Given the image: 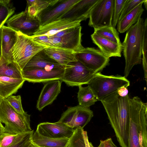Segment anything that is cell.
Returning <instances> with one entry per match:
<instances>
[{"label":"cell","instance_id":"1","mask_svg":"<svg viewBox=\"0 0 147 147\" xmlns=\"http://www.w3.org/2000/svg\"><path fill=\"white\" fill-rule=\"evenodd\" d=\"M130 98L128 95L119 96L117 92L101 101L121 147L128 146Z\"/></svg>","mask_w":147,"mask_h":147},{"label":"cell","instance_id":"2","mask_svg":"<svg viewBox=\"0 0 147 147\" xmlns=\"http://www.w3.org/2000/svg\"><path fill=\"white\" fill-rule=\"evenodd\" d=\"M128 147H147V105L137 96L129 100Z\"/></svg>","mask_w":147,"mask_h":147},{"label":"cell","instance_id":"3","mask_svg":"<svg viewBox=\"0 0 147 147\" xmlns=\"http://www.w3.org/2000/svg\"><path fill=\"white\" fill-rule=\"evenodd\" d=\"M144 20L140 18L127 31L122 44L125 60L124 74L127 77L133 67L141 63Z\"/></svg>","mask_w":147,"mask_h":147},{"label":"cell","instance_id":"4","mask_svg":"<svg viewBox=\"0 0 147 147\" xmlns=\"http://www.w3.org/2000/svg\"><path fill=\"white\" fill-rule=\"evenodd\" d=\"M30 115L26 112L20 114L9 105L6 98L0 100V121L5 123L4 132L19 134L31 131Z\"/></svg>","mask_w":147,"mask_h":147},{"label":"cell","instance_id":"5","mask_svg":"<svg viewBox=\"0 0 147 147\" xmlns=\"http://www.w3.org/2000/svg\"><path fill=\"white\" fill-rule=\"evenodd\" d=\"M97 101H101L117 92L121 87L127 88L130 82L125 76H106L100 72L96 73L87 84Z\"/></svg>","mask_w":147,"mask_h":147},{"label":"cell","instance_id":"6","mask_svg":"<svg viewBox=\"0 0 147 147\" xmlns=\"http://www.w3.org/2000/svg\"><path fill=\"white\" fill-rule=\"evenodd\" d=\"M17 32V39L11 53L14 61L22 70L35 55L47 47L38 44L30 36Z\"/></svg>","mask_w":147,"mask_h":147},{"label":"cell","instance_id":"7","mask_svg":"<svg viewBox=\"0 0 147 147\" xmlns=\"http://www.w3.org/2000/svg\"><path fill=\"white\" fill-rule=\"evenodd\" d=\"M95 74L77 61L71 62L65 66L60 80L69 86H79L88 84Z\"/></svg>","mask_w":147,"mask_h":147},{"label":"cell","instance_id":"8","mask_svg":"<svg viewBox=\"0 0 147 147\" xmlns=\"http://www.w3.org/2000/svg\"><path fill=\"white\" fill-rule=\"evenodd\" d=\"M115 0H99L90 12L88 25L94 29L112 26Z\"/></svg>","mask_w":147,"mask_h":147},{"label":"cell","instance_id":"9","mask_svg":"<svg viewBox=\"0 0 147 147\" xmlns=\"http://www.w3.org/2000/svg\"><path fill=\"white\" fill-rule=\"evenodd\" d=\"M94 115L89 107L78 105L68 107L64 112L58 122L63 123L73 129L84 127L90 121Z\"/></svg>","mask_w":147,"mask_h":147},{"label":"cell","instance_id":"10","mask_svg":"<svg viewBox=\"0 0 147 147\" xmlns=\"http://www.w3.org/2000/svg\"><path fill=\"white\" fill-rule=\"evenodd\" d=\"M75 56L78 61L95 73L102 71L110 61L99 50L92 47L84 48Z\"/></svg>","mask_w":147,"mask_h":147},{"label":"cell","instance_id":"11","mask_svg":"<svg viewBox=\"0 0 147 147\" xmlns=\"http://www.w3.org/2000/svg\"><path fill=\"white\" fill-rule=\"evenodd\" d=\"M80 0H52L49 6L37 16L40 26L61 18Z\"/></svg>","mask_w":147,"mask_h":147},{"label":"cell","instance_id":"12","mask_svg":"<svg viewBox=\"0 0 147 147\" xmlns=\"http://www.w3.org/2000/svg\"><path fill=\"white\" fill-rule=\"evenodd\" d=\"M6 23L7 27L17 32H20L28 36L33 35L40 26L38 19L30 17L28 13L27 8L25 11L9 18Z\"/></svg>","mask_w":147,"mask_h":147},{"label":"cell","instance_id":"13","mask_svg":"<svg viewBox=\"0 0 147 147\" xmlns=\"http://www.w3.org/2000/svg\"><path fill=\"white\" fill-rule=\"evenodd\" d=\"M81 26L75 27L70 32L59 37H49L51 47L60 48L77 53L84 47L82 44V34Z\"/></svg>","mask_w":147,"mask_h":147},{"label":"cell","instance_id":"14","mask_svg":"<svg viewBox=\"0 0 147 147\" xmlns=\"http://www.w3.org/2000/svg\"><path fill=\"white\" fill-rule=\"evenodd\" d=\"M83 21L78 18H61L40 26L33 35L30 36H45L50 37L62 30L80 26Z\"/></svg>","mask_w":147,"mask_h":147},{"label":"cell","instance_id":"15","mask_svg":"<svg viewBox=\"0 0 147 147\" xmlns=\"http://www.w3.org/2000/svg\"><path fill=\"white\" fill-rule=\"evenodd\" d=\"M64 68L48 70L44 69H29L22 70L23 78L33 83H46L56 80H61Z\"/></svg>","mask_w":147,"mask_h":147},{"label":"cell","instance_id":"16","mask_svg":"<svg viewBox=\"0 0 147 147\" xmlns=\"http://www.w3.org/2000/svg\"><path fill=\"white\" fill-rule=\"evenodd\" d=\"M74 129L67 125L57 122H45L38 124L36 131L44 137L56 139H69Z\"/></svg>","mask_w":147,"mask_h":147},{"label":"cell","instance_id":"17","mask_svg":"<svg viewBox=\"0 0 147 147\" xmlns=\"http://www.w3.org/2000/svg\"><path fill=\"white\" fill-rule=\"evenodd\" d=\"M62 81L56 80L45 83L37 101L36 108L41 111L46 106L51 105L61 91Z\"/></svg>","mask_w":147,"mask_h":147},{"label":"cell","instance_id":"18","mask_svg":"<svg viewBox=\"0 0 147 147\" xmlns=\"http://www.w3.org/2000/svg\"><path fill=\"white\" fill-rule=\"evenodd\" d=\"M44 49L35 55L28 62L22 70L40 69L51 70L65 68L45 53Z\"/></svg>","mask_w":147,"mask_h":147},{"label":"cell","instance_id":"19","mask_svg":"<svg viewBox=\"0 0 147 147\" xmlns=\"http://www.w3.org/2000/svg\"><path fill=\"white\" fill-rule=\"evenodd\" d=\"M91 36L93 42L106 56L109 58L112 57H121L122 46L114 43L94 32Z\"/></svg>","mask_w":147,"mask_h":147},{"label":"cell","instance_id":"20","mask_svg":"<svg viewBox=\"0 0 147 147\" xmlns=\"http://www.w3.org/2000/svg\"><path fill=\"white\" fill-rule=\"evenodd\" d=\"M99 0H80L73 5L61 18H78L86 20L91 11Z\"/></svg>","mask_w":147,"mask_h":147},{"label":"cell","instance_id":"21","mask_svg":"<svg viewBox=\"0 0 147 147\" xmlns=\"http://www.w3.org/2000/svg\"><path fill=\"white\" fill-rule=\"evenodd\" d=\"M17 35L16 32L7 26H3L1 28L2 56L6 60L14 61L11 51L16 41Z\"/></svg>","mask_w":147,"mask_h":147},{"label":"cell","instance_id":"22","mask_svg":"<svg viewBox=\"0 0 147 147\" xmlns=\"http://www.w3.org/2000/svg\"><path fill=\"white\" fill-rule=\"evenodd\" d=\"M45 53L64 67L68 63L77 61L76 52L60 48L48 47L44 49Z\"/></svg>","mask_w":147,"mask_h":147},{"label":"cell","instance_id":"23","mask_svg":"<svg viewBox=\"0 0 147 147\" xmlns=\"http://www.w3.org/2000/svg\"><path fill=\"white\" fill-rule=\"evenodd\" d=\"M25 80L5 76L0 77V95L7 98L15 94L23 86Z\"/></svg>","mask_w":147,"mask_h":147},{"label":"cell","instance_id":"24","mask_svg":"<svg viewBox=\"0 0 147 147\" xmlns=\"http://www.w3.org/2000/svg\"><path fill=\"white\" fill-rule=\"evenodd\" d=\"M141 3L128 13L117 23V29L120 33L127 31L141 18L144 9Z\"/></svg>","mask_w":147,"mask_h":147},{"label":"cell","instance_id":"25","mask_svg":"<svg viewBox=\"0 0 147 147\" xmlns=\"http://www.w3.org/2000/svg\"><path fill=\"white\" fill-rule=\"evenodd\" d=\"M69 139H56L42 136L36 131L34 132L32 142L38 147H69Z\"/></svg>","mask_w":147,"mask_h":147},{"label":"cell","instance_id":"26","mask_svg":"<svg viewBox=\"0 0 147 147\" xmlns=\"http://www.w3.org/2000/svg\"><path fill=\"white\" fill-rule=\"evenodd\" d=\"M22 71L19 66L14 61L6 60L1 57L0 59V77L23 79Z\"/></svg>","mask_w":147,"mask_h":147},{"label":"cell","instance_id":"27","mask_svg":"<svg viewBox=\"0 0 147 147\" xmlns=\"http://www.w3.org/2000/svg\"><path fill=\"white\" fill-rule=\"evenodd\" d=\"M78 87L77 98L79 105L89 107L97 101L92 90L88 86L86 87L80 86Z\"/></svg>","mask_w":147,"mask_h":147},{"label":"cell","instance_id":"28","mask_svg":"<svg viewBox=\"0 0 147 147\" xmlns=\"http://www.w3.org/2000/svg\"><path fill=\"white\" fill-rule=\"evenodd\" d=\"M87 132L83 129H75L69 139V147H90Z\"/></svg>","mask_w":147,"mask_h":147},{"label":"cell","instance_id":"29","mask_svg":"<svg viewBox=\"0 0 147 147\" xmlns=\"http://www.w3.org/2000/svg\"><path fill=\"white\" fill-rule=\"evenodd\" d=\"M94 32L114 43L122 46L118 32L115 28L112 26L94 29Z\"/></svg>","mask_w":147,"mask_h":147},{"label":"cell","instance_id":"30","mask_svg":"<svg viewBox=\"0 0 147 147\" xmlns=\"http://www.w3.org/2000/svg\"><path fill=\"white\" fill-rule=\"evenodd\" d=\"M15 9L10 0H0V29L14 13Z\"/></svg>","mask_w":147,"mask_h":147},{"label":"cell","instance_id":"31","mask_svg":"<svg viewBox=\"0 0 147 147\" xmlns=\"http://www.w3.org/2000/svg\"><path fill=\"white\" fill-rule=\"evenodd\" d=\"M147 18L144 24V30L142 46V65L144 73V78L147 82Z\"/></svg>","mask_w":147,"mask_h":147},{"label":"cell","instance_id":"32","mask_svg":"<svg viewBox=\"0 0 147 147\" xmlns=\"http://www.w3.org/2000/svg\"><path fill=\"white\" fill-rule=\"evenodd\" d=\"M24 133L16 134L3 132L0 135V147H9Z\"/></svg>","mask_w":147,"mask_h":147},{"label":"cell","instance_id":"33","mask_svg":"<svg viewBox=\"0 0 147 147\" xmlns=\"http://www.w3.org/2000/svg\"><path fill=\"white\" fill-rule=\"evenodd\" d=\"M127 0H115L112 18V26L115 28L118 22L122 10Z\"/></svg>","mask_w":147,"mask_h":147},{"label":"cell","instance_id":"34","mask_svg":"<svg viewBox=\"0 0 147 147\" xmlns=\"http://www.w3.org/2000/svg\"><path fill=\"white\" fill-rule=\"evenodd\" d=\"M33 133L34 131L32 130L29 132L24 133L9 147H28L32 143V137Z\"/></svg>","mask_w":147,"mask_h":147},{"label":"cell","instance_id":"35","mask_svg":"<svg viewBox=\"0 0 147 147\" xmlns=\"http://www.w3.org/2000/svg\"><path fill=\"white\" fill-rule=\"evenodd\" d=\"M144 1V0H127L122 10L118 22L139 5L143 3Z\"/></svg>","mask_w":147,"mask_h":147},{"label":"cell","instance_id":"36","mask_svg":"<svg viewBox=\"0 0 147 147\" xmlns=\"http://www.w3.org/2000/svg\"><path fill=\"white\" fill-rule=\"evenodd\" d=\"M6 99L9 105L18 113L23 114L26 112L22 108L20 95H11L7 97Z\"/></svg>","mask_w":147,"mask_h":147},{"label":"cell","instance_id":"37","mask_svg":"<svg viewBox=\"0 0 147 147\" xmlns=\"http://www.w3.org/2000/svg\"><path fill=\"white\" fill-rule=\"evenodd\" d=\"M52 0H27V6L33 5L35 8L38 16L49 5Z\"/></svg>","mask_w":147,"mask_h":147},{"label":"cell","instance_id":"38","mask_svg":"<svg viewBox=\"0 0 147 147\" xmlns=\"http://www.w3.org/2000/svg\"><path fill=\"white\" fill-rule=\"evenodd\" d=\"M30 37L35 42L40 45L47 47H51L49 38L47 36H42L33 37Z\"/></svg>","mask_w":147,"mask_h":147},{"label":"cell","instance_id":"39","mask_svg":"<svg viewBox=\"0 0 147 147\" xmlns=\"http://www.w3.org/2000/svg\"><path fill=\"white\" fill-rule=\"evenodd\" d=\"M97 147H117L114 143L112 139L108 138L105 140H100V143Z\"/></svg>","mask_w":147,"mask_h":147},{"label":"cell","instance_id":"40","mask_svg":"<svg viewBox=\"0 0 147 147\" xmlns=\"http://www.w3.org/2000/svg\"><path fill=\"white\" fill-rule=\"evenodd\" d=\"M75 28H69L62 30L53 36L49 37H61L71 31Z\"/></svg>","mask_w":147,"mask_h":147},{"label":"cell","instance_id":"41","mask_svg":"<svg viewBox=\"0 0 147 147\" xmlns=\"http://www.w3.org/2000/svg\"><path fill=\"white\" fill-rule=\"evenodd\" d=\"M118 95L121 97H124L128 95V91L127 87L123 86L117 91Z\"/></svg>","mask_w":147,"mask_h":147},{"label":"cell","instance_id":"42","mask_svg":"<svg viewBox=\"0 0 147 147\" xmlns=\"http://www.w3.org/2000/svg\"><path fill=\"white\" fill-rule=\"evenodd\" d=\"M1 28L0 29V59L2 57L1 50Z\"/></svg>","mask_w":147,"mask_h":147},{"label":"cell","instance_id":"43","mask_svg":"<svg viewBox=\"0 0 147 147\" xmlns=\"http://www.w3.org/2000/svg\"><path fill=\"white\" fill-rule=\"evenodd\" d=\"M143 3L144 4V5L145 7V8L146 10L147 9V0H144V2Z\"/></svg>","mask_w":147,"mask_h":147},{"label":"cell","instance_id":"44","mask_svg":"<svg viewBox=\"0 0 147 147\" xmlns=\"http://www.w3.org/2000/svg\"><path fill=\"white\" fill-rule=\"evenodd\" d=\"M28 147H38L36 145L33 144L32 142Z\"/></svg>","mask_w":147,"mask_h":147},{"label":"cell","instance_id":"45","mask_svg":"<svg viewBox=\"0 0 147 147\" xmlns=\"http://www.w3.org/2000/svg\"><path fill=\"white\" fill-rule=\"evenodd\" d=\"M4 127L3 125L1 123V121H0V129H4Z\"/></svg>","mask_w":147,"mask_h":147},{"label":"cell","instance_id":"46","mask_svg":"<svg viewBox=\"0 0 147 147\" xmlns=\"http://www.w3.org/2000/svg\"><path fill=\"white\" fill-rule=\"evenodd\" d=\"M89 144L90 147H95L93 145L92 143L91 142H89Z\"/></svg>","mask_w":147,"mask_h":147},{"label":"cell","instance_id":"47","mask_svg":"<svg viewBox=\"0 0 147 147\" xmlns=\"http://www.w3.org/2000/svg\"><path fill=\"white\" fill-rule=\"evenodd\" d=\"M3 132V129H0V135Z\"/></svg>","mask_w":147,"mask_h":147},{"label":"cell","instance_id":"48","mask_svg":"<svg viewBox=\"0 0 147 147\" xmlns=\"http://www.w3.org/2000/svg\"><path fill=\"white\" fill-rule=\"evenodd\" d=\"M1 97H1V96H0V100L1 99Z\"/></svg>","mask_w":147,"mask_h":147}]
</instances>
